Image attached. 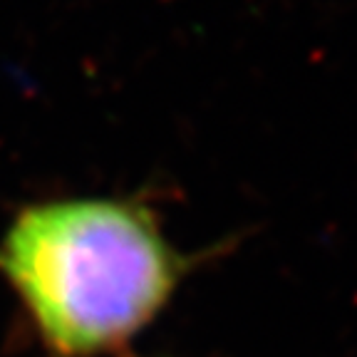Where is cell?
Listing matches in <instances>:
<instances>
[{"label": "cell", "instance_id": "cell-1", "mask_svg": "<svg viewBox=\"0 0 357 357\" xmlns=\"http://www.w3.org/2000/svg\"><path fill=\"white\" fill-rule=\"evenodd\" d=\"M184 263L134 201L62 199L22 208L0 241V273L60 357H92L139 333Z\"/></svg>", "mask_w": 357, "mask_h": 357}]
</instances>
